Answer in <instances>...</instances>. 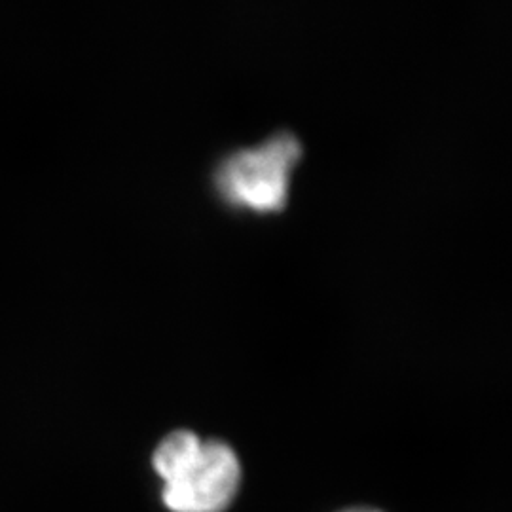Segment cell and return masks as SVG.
<instances>
[{"label":"cell","mask_w":512,"mask_h":512,"mask_svg":"<svg viewBox=\"0 0 512 512\" xmlns=\"http://www.w3.org/2000/svg\"><path fill=\"white\" fill-rule=\"evenodd\" d=\"M302 143L289 129H279L253 147L236 148L215 165L213 186L228 205L256 213L281 211L289 198Z\"/></svg>","instance_id":"6da1fadb"},{"label":"cell","mask_w":512,"mask_h":512,"mask_svg":"<svg viewBox=\"0 0 512 512\" xmlns=\"http://www.w3.org/2000/svg\"><path fill=\"white\" fill-rule=\"evenodd\" d=\"M241 467L222 440H202L194 454L164 478V503L173 512H222L236 497Z\"/></svg>","instance_id":"7a4b0ae2"},{"label":"cell","mask_w":512,"mask_h":512,"mask_svg":"<svg viewBox=\"0 0 512 512\" xmlns=\"http://www.w3.org/2000/svg\"><path fill=\"white\" fill-rule=\"evenodd\" d=\"M349 512H376V511H365V509H363V511H361V509H359V511H349Z\"/></svg>","instance_id":"3957f363"}]
</instances>
